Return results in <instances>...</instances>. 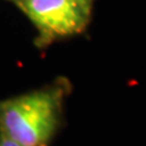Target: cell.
<instances>
[{
    "label": "cell",
    "mask_w": 146,
    "mask_h": 146,
    "mask_svg": "<svg viewBox=\"0 0 146 146\" xmlns=\"http://www.w3.org/2000/svg\"><path fill=\"white\" fill-rule=\"evenodd\" d=\"M0 146H21L14 141H12L11 139H9L8 136H5V134L0 133Z\"/></svg>",
    "instance_id": "3"
},
{
    "label": "cell",
    "mask_w": 146,
    "mask_h": 146,
    "mask_svg": "<svg viewBox=\"0 0 146 146\" xmlns=\"http://www.w3.org/2000/svg\"><path fill=\"white\" fill-rule=\"evenodd\" d=\"M62 90L47 88L0 102V133L21 146H46L54 135Z\"/></svg>",
    "instance_id": "1"
},
{
    "label": "cell",
    "mask_w": 146,
    "mask_h": 146,
    "mask_svg": "<svg viewBox=\"0 0 146 146\" xmlns=\"http://www.w3.org/2000/svg\"><path fill=\"white\" fill-rule=\"evenodd\" d=\"M40 33L42 41L78 34L87 23V8L76 0H17Z\"/></svg>",
    "instance_id": "2"
},
{
    "label": "cell",
    "mask_w": 146,
    "mask_h": 146,
    "mask_svg": "<svg viewBox=\"0 0 146 146\" xmlns=\"http://www.w3.org/2000/svg\"><path fill=\"white\" fill-rule=\"evenodd\" d=\"M77 2H79L81 5H84V7H86L87 8V5H88V0H76Z\"/></svg>",
    "instance_id": "4"
}]
</instances>
